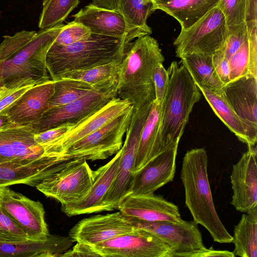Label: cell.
I'll return each instance as SVG.
<instances>
[{
	"label": "cell",
	"mask_w": 257,
	"mask_h": 257,
	"mask_svg": "<svg viewBox=\"0 0 257 257\" xmlns=\"http://www.w3.org/2000/svg\"><path fill=\"white\" fill-rule=\"evenodd\" d=\"M207 166L208 156L204 148L192 149L186 153L180 174L185 204L193 220L206 229L214 241L230 243L232 236L223 225L214 206Z\"/></svg>",
	"instance_id": "3"
},
{
	"label": "cell",
	"mask_w": 257,
	"mask_h": 257,
	"mask_svg": "<svg viewBox=\"0 0 257 257\" xmlns=\"http://www.w3.org/2000/svg\"><path fill=\"white\" fill-rule=\"evenodd\" d=\"M54 91L52 80L35 85L28 89L6 111L17 125L37 123L49 109V102Z\"/></svg>",
	"instance_id": "21"
},
{
	"label": "cell",
	"mask_w": 257,
	"mask_h": 257,
	"mask_svg": "<svg viewBox=\"0 0 257 257\" xmlns=\"http://www.w3.org/2000/svg\"><path fill=\"white\" fill-rule=\"evenodd\" d=\"M221 91L237 114L257 127V77H240L224 85Z\"/></svg>",
	"instance_id": "25"
},
{
	"label": "cell",
	"mask_w": 257,
	"mask_h": 257,
	"mask_svg": "<svg viewBox=\"0 0 257 257\" xmlns=\"http://www.w3.org/2000/svg\"><path fill=\"white\" fill-rule=\"evenodd\" d=\"M99 256L91 245L77 242L71 249L63 253L61 257Z\"/></svg>",
	"instance_id": "43"
},
{
	"label": "cell",
	"mask_w": 257,
	"mask_h": 257,
	"mask_svg": "<svg viewBox=\"0 0 257 257\" xmlns=\"http://www.w3.org/2000/svg\"><path fill=\"white\" fill-rule=\"evenodd\" d=\"M5 113L0 114V131L16 126Z\"/></svg>",
	"instance_id": "47"
},
{
	"label": "cell",
	"mask_w": 257,
	"mask_h": 257,
	"mask_svg": "<svg viewBox=\"0 0 257 257\" xmlns=\"http://www.w3.org/2000/svg\"><path fill=\"white\" fill-rule=\"evenodd\" d=\"M256 156V146L248 147L247 151L232 166L231 204L241 212L245 213L257 206Z\"/></svg>",
	"instance_id": "19"
},
{
	"label": "cell",
	"mask_w": 257,
	"mask_h": 257,
	"mask_svg": "<svg viewBox=\"0 0 257 257\" xmlns=\"http://www.w3.org/2000/svg\"><path fill=\"white\" fill-rule=\"evenodd\" d=\"M136 229L119 211L84 218L70 230L69 236L73 241L92 246Z\"/></svg>",
	"instance_id": "16"
},
{
	"label": "cell",
	"mask_w": 257,
	"mask_h": 257,
	"mask_svg": "<svg viewBox=\"0 0 257 257\" xmlns=\"http://www.w3.org/2000/svg\"><path fill=\"white\" fill-rule=\"evenodd\" d=\"M228 62L230 82L247 75L257 77V27L251 30L247 39Z\"/></svg>",
	"instance_id": "30"
},
{
	"label": "cell",
	"mask_w": 257,
	"mask_h": 257,
	"mask_svg": "<svg viewBox=\"0 0 257 257\" xmlns=\"http://www.w3.org/2000/svg\"><path fill=\"white\" fill-rule=\"evenodd\" d=\"M232 238L235 256H257V206L242 215Z\"/></svg>",
	"instance_id": "29"
},
{
	"label": "cell",
	"mask_w": 257,
	"mask_h": 257,
	"mask_svg": "<svg viewBox=\"0 0 257 257\" xmlns=\"http://www.w3.org/2000/svg\"><path fill=\"white\" fill-rule=\"evenodd\" d=\"M82 159L49 157L29 164L0 163V187L24 184L36 187L45 179Z\"/></svg>",
	"instance_id": "17"
},
{
	"label": "cell",
	"mask_w": 257,
	"mask_h": 257,
	"mask_svg": "<svg viewBox=\"0 0 257 257\" xmlns=\"http://www.w3.org/2000/svg\"><path fill=\"white\" fill-rule=\"evenodd\" d=\"M212 56L193 53L181 57L180 62L187 69L196 85L221 90L224 84L216 72Z\"/></svg>",
	"instance_id": "31"
},
{
	"label": "cell",
	"mask_w": 257,
	"mask_h": 257,
	"mask_svg": "<svg viewBox=\"0 0 257 257\" xmlns=\"http://www.w3.org/2000/svg\"><path fill=\"white\" fill-rule=\"evenodd\" d=\"M95 179L87 160L81 159L45 179L36 188L62 205L78 202L88 193Z\"/></svg>",
	"instance_id": "9"
},
{
	"label": "cell",
	"mask_w": 257,
	"mask_h": 257,
	"mask_svg": "<svg viewBox=\"0 0 257 257\" xmlns=\"http://www.w3.org/2000/svg\"><path fill=\"white\" fill-rule=\"evenodd\" d=\"M219 119L241 142L248 147L255 146L257 127L239 117L229 105L221 90H213L196 85Z\"/></svg>",
	"instance_id": "24"
},
{
	"label": "cell",
	"mask_w": 257,
	"mask_h": 257,
	"mask_svg": "<svg viewBox=\"0 0 257 257\" xmlns=\"http://www.w3.org/2000/svg\"><path fill=\"white\" fill-rule=\"evenodd\" d=\"M134 107L108 123L72 145L63 156L95 161L106 159L116 154L122 146V139L129 126Z\"/></svg>",
	"instance_id": "8"
},
{
	"label": "cell",
	"mask_w": 257,
	"mask_h": 257,
	"mask_svg": "<svg viewBox=\"0 0 257 257\" xmlns=\"http://www.w3.org/2000/svg\"><path fill=\"white\" fill-rule=\"evenodd\" d=\"M33 86L34 85L11 89L3 95L0 98V114L4 113L22 94Z\"/></svg>",
	"instance_id": "42"
},
{
	"label": "cell",
	"mask_w": 257,
	"mask_h": 257,
	"mask_svg": "<svg viewBox=\"0 0 257 257\" xmlns=\"http://www.w3.org/2000/svg\"><path fill=\"white\" fill-rule=\"evenodd\" d=\"M132 106L127 100L117 96L113 97L101 108L73 124L65 134L48 146L47 151L53 156H64L63 153L74 143L102 127Z\"/></svg>",
	"instance_id": "14"
},
{
	"label": "cell",
	"mask_w": 257,
	"mask_h": 257,
	"mask_svg": "<svg viewBox=\"0 0 257 257\" xmlns=\"http://www.w3.org/2000/svg\"><path fill=\"white\" fill-rule=\"evenodd\" d=\"M92 4L97 7L117 11L118 0H91Z\"/></svg>",
	"instance_id": "46"
},
{
	"label": "cell",
	"mask_w": 257,
	"mask_h": 257,
	"mask_svg": "<svg viewBox=\"0 0 257 257\" xmlns=\"http://www.w3.org/2000/svg\"><path fill=\"white\" fill-rule=\"evenodd\" d=\"M117 209L125 217L144 221L176 223L183 221L176 205L154 193L127 195Z\"/></svg>",
	"instance_id": "20"
},
{
	"label": "cell",
	"mask_w": 257,
	"mask_h": 257,
	"mask_svg": "<svg viewBox=\"0 0 257 257\" xmlns=\"http://www.w3.org/2000/svg\"><path fill=\"white\" fill-rule=\"evenodd\" d=\"M32 124L16 125L0 131V163L29 164L54 157L37 144Z\"/></svg>",
	"instance_id": "15"
},
{
	"label": "cell",
	"mask_w": 257,
	"mask_h": 257,
	"mask_svg": "<svg viewBox=\"0 0 257 257\" xmlns=\"http://www.w3.org/2000/svg\"><path fill=\"white\" fill-rule=\"evenodd\" d=\"M117 11L137 38L152 34L147 20L155 11L152 3L146 4L143 0H118Z\"/></svg>",
	"instance_id": "33"
},
{
	"label": "cell",
	"mask_w": 257,
	"mask_h": 257,
	"mask_svg": "<svg viewBox=\"0 0 257 257\" xmlns=\"http://www.w3.org/2000/svg\"><path fill=\"white\" fill-rule=\"evenodd\" d=\"M154 0H143V1L146 4L152 3L153 4V2Z\"/></svg>",
	"instance_id": "49"
},
{
	"label": "cell",
	"mask_w": 257,
	"mask_h": 257,
	"mask_svg": "<svg viewBox=\"0 0 257 257\" xmlns=\"http://www.w3.org/2000/svg\"><path fill=\"white\" fill-rule=\"evenodd\" d=\"M213 64L221 81L224 84L230 82V67L221 49L212 55Z\"/></svg>",
	"instance_id": "41"
},
{
	"label": "cell",
	"mask_w": 257,
	"mask_h": 257,
	"mask_svg": "<svg viewBox=\"0 0 257 257\" xmlns=\"http://www.w3.org/2000/svg\"><path fill=\"white\" fill-rule=\"evenodd\" d=\"M209 256H227L234 257L233 252L228 250H215L212 247L209 248L206 247L194 251L189 254L187 257H209Z\"/></svg>",
	"instance_id": "44"
},
{
	"label": "cell",
	"mask_w": 257,
	"mask_h": 257,
	"mask_svg": "<svg viewBox=\"0 0 257 257\" xmlns=\"http://www.w3.org/2000/svg\"><path fill=\"white\" fill-rule=\"evenodd\" d=\"M220 0H154L153 8L175 18L181 29H186L198 21Z\"/></svg>",
	"instance_id": "28"
},
{
	"label": "cell",
	"mask_w": 257,
	"mask_h": 257,
	"mask_svg": "<svg viewBox=\"0 0 257 257\" xmlns=\"http://www.w3.org/2000/svg\"><path fill=\"white\" fill-rule=\"evenodd\" d=\"M117 86L106 91L86 95L64 105L48 109L32 126L35 134L60 125L74 124L98 110L117 96Z\"/></svg>",
	"instance_id": "13"
},
{
	"label": "cell",
	"mask_w": 257,
	"mask_h": 257,
	"mask_svg": "<svg viewBox=\"0 0 257 257\" xmlns=\"http://www.w3.org/2000/svg\"><path fill=\"white\" fill-rule=\"evenodd\" d=\"M72 17L74 21L86 26L92 33L126 38L130 42L137 38L117 11L100 8L90 3Z\"/></svg>",
	"instance_id": "23"
},
{
	"label": "cell",
	"mask_w": 257,
	"mask_h": 257,
	"mask_svg": "<svg viewBox=\"0 0 257 257\" xmlns=\"http://www.w3.org/2000/svg\"><path fill=\"white\" fill-rule=\"evenodd\" d=\"M29 239L26 233L0 206V242H12Z\"/></svg>",
	"instance_id": "38"
},
{
	"label": "cell",
	"mask_w": 257,
	"mask_h": 257,
	"mask_svg": "<svg viewBox=\"0 0 257 257\" xmlns=\"http://www.w3.org/2000/svg\"><path fill=\"white\" fill-rule=\"evenodd\" d=\"M125 217L136 228L145 230L167 243L173 251L172 257H187L190 253L206 247L198 224L194 220L176 223Z\"/></svg>",
	"instance_id": "10"
},
{
	"label": "cell",
	"mask_w": 257,
	"mask_h": 257,
	"mask_svg": "<svg viewBox=\"0 0 257 257\" xmlns=\"http://www.w3.org/2000/svg\"><path fill=\"white\" fill-rule=\"evenodd\" d=\"M121 61H114L87 69L69 72L59 79L67 78L80 80L98 88L107 89L117 85Z\"/></svg>",
	"instance_id": "32"
},
{
	"label": "cell",
	"mask_w": 257,
	"mask_h": 257,
	"mask_svg": "<svg viewBox=\"0 0 257 257\" xmlns=\"http://www.w3.org/2000/svg\"><path fill=\"white\" fill-rule=\"evenodd\" d=\"M79 3V0H47L43 4L39 28L44 29L62 24Z\"/></svg>",
	"instance_id": "35"
},
{
	"label": "cell",
	"mask_w": 257,
	"mask_h": 257,
	"mask_svg": "<svg viewBox=\"0 0 257 257\" xmlns=\"http://www.w3.org/2000/svg\"><path fill=\"white\" fill-rule=\"evenodd\" d=\"M91 246L102 257H172L173 254L167 243L150 232L138 228L132 232Z\"/></svg>",
	"instance_id": "11"
},
{
	"label": "cell",
	"mask_w": 257,
	"mask_h": 257,
	"mask_svg": "<svg viewBox=\"0 0 257 257\" xmlns=\"http://www.w3.org/2000/svg\"><path fill=\"white\" fill-rule=\"evenodd\" d=\"M10 90L11 89L0 87V98Z\"/></svg>",
	"instance_id": "48"
},
{
	"label": "cell",
	"mask_w": 257,
	"mask_h": 257,
	"mask_svg": "<svg viewBox=\"0 0 257 257\" xmlns=\"http://www.w3.org/2000/svg\"><path fill=\"white\" fill-rule=\"evenodd\" d=\"M162 102L155 100L141 133L135 162V174L163 150L161 137Z\"/></svg>",
	"instance_id": "27"
},
{
	"label": "cell",
	"mask_w": 257,
	"mask_h": 257,
	"mask_svg": "<svg viewBox=\"0 0 257 257\" xmlns=\"http://www.w3.org/2000/svg\"><path fill=\"white\" fill-rule=\"evenodd\" d=\"M54 82V91L49 102V109L65 105L90 94L106 91L87 82L72 79ZM117 86V85H116Z\"/></svg>",
	"instance_id": "34"
},
{
	"label": "cell",
	"mask_w": 257,
	"mask_h": 257,
	"mask_svg": "<svg viewBox=\"0 0 257 257\" xmlns=\"http://www.w3.org/2000/svg\"><path fill=\"white\" fill-rule=\"evenodd\" d=\"M228 35L224 16L216 6L188 28L181 31L175 40L178 58L193 53L212 55L221 49Z\"/></svg>",
	"instance_id": "6"
},
{
	"label": "cell",
	"mask_w": 257,
	"mask_h": 257,
	"mask_svg": "<svg viewBox=\"0 0 257 257\" xmlns=\"http://www.w3.org/2000/svg\"><path fill=\"white\" fill-rule=\"evenodd\" d=\"M74 241L69 236L50 235L44 240L0 242V257H56L68 250Z\"/></svg>",
	"instance_id": "26"
},
{
	"label": "cell",
	"mask_w": 257,
	"mask_h": 257,
	"mask_svg": "<svg viewBox=\"0 0 257 257\" xmlns=\"http://www.w3.org/2000/svg\"><path fill=\"white\" fill-rule=\"evenodd\" d=\"M47 0H43V4Z\"/></svg>",
	"instance_id": "50"
},
{
	"label": "cell",
	"mask_w": 257,
	"mask_h": 257,
	"mask_svg": "<svg viewBox=\"0 0 257 257\" xmlns=\"http://www.w3.org/2000/svg\"><path fill=\"white\" fill-rule=\"evenodd\" d=\"M91 33L89 28L73 21L64 25L53 43L60 46L69 45L88 38Z\"/></svg>",
	"instance_id": "37"
},
{
	"label": "cell",
	"mask_w": 257,
	"mask_h": 257,
	"mask_svg": "<svg viewBox=\"0 0 257 257\" xmlns=\"http://www.w3.org/2000/svg\"><path fill=\"white\" fill-rule=\"evenodd\" d=\"M169 84L162 102L161 137L163 150L179 141L200 91L181 63L173 61L167 69Z\"/></svg>",
	"instance_id": "5"
},
{
	"label": "cell",
	"mask_w": 257,
	"mask_h": 257,
	"mask_svg": "<svg viewBox=\"0 0 257 257\" xmlns=\"http://www.w3.org/2000/svg\"><path fill=\"white\" fill-rule=\"evenodd\" d=\"M178 144H171L137 171L126 196L153 194L172 181L175 173Z\"/></svg>",
	"instance_id": "18"
},
{
	"label": "cell",
	"mask_w": 257,
	"mask_h": 257,
	"mask_svg": "<svg viewBox=\"0 0 257 257\" xmlns=\"http://www.w3.org/2000/svg\"><path fill=\"white\" fill-rule=\"evenodd\" d=\"M217 7L224 16L228 34L246 22V0H220Z\"/></svg>",
	"instance_id": "36"
},
{
	"label": "cell",
	"mask_w": 257,
	"mask_h": 257,
	"mask_svg": "<svg viewBox=\"0 0 257 257\" xmlns=\"http://www.w3.org/2000/svg\"><path fill=\"white\" fill-rule=\"evenodd\" d=\"M153 82L155 91V100L159 102H162L169 84L168 72L163 64H160L156 67L153 75Z\"/></svg>",
	"instance_id": "39"
},
{
	"label": "cell",
	"mask_w": 257,
	"mask_h": 257,
	"mask_svg": "<svg viewBox=\"0 0 257 257\" xmlns=\"http://www.w3.org/2000/svg\"><path fill=\"white\" fill-rule=\"evenodd\" d=\"M152 104L134 108L114 179L102 202L101 211L117 209L126 196L135 175V162L142 129Z\"/></svg>",
	"instance_id": "7"
},
{
	"label": "cell",
	"mask_w": 257,
	"mask_h": 257,
	"mask_svg": "<svg viewBox=\"0 0 257 257\" xmlns=\"http://www.w3.org/2000/svg\"><path fill=\"white\" fill-rule=\"evenodd\" d=\"M0 206L26 233L30 240L46 239L49 235L45 210L35 201L7 187H0Z\"/></svg>",
	"instance_id": "12"
},
{
	"label": "cell",
	"mask_w": 257,
	"mask_h": 257,
	"mask_svg": "<svg viewBox=\"0 0 257 257\" xmlns=\"http://www.w3.org/2000/svg\"><path fill=\"white\" fill-rule=\"evenodd\" d=\"M73 125V124L67 123L36 134L34 135V139L37 144L44 147L46 150L48 146L65 134Z\"/></svg>",
	"instance_id": "40"
},
{
	"label": "cell",
	"mask_w": 257,
	"mask_h": 257,
	"mask_svg": "<svg viewBox=\"0 0 257 257\" xmlns=\"http://www.w3.org/2000/svg\"><path fill=\"white\" fill-rule=\"evenodd\" d=\"M64 26L4 36L0 44V87L13 89L51 80L46 56Z\"/></svg>",
	"instance_id": "1"
},
{
	"label": "cell",
	"mask_w": 257,
	"mask_h": 257,
	"mask_svg": "<svg viewBox=\"0 0 257 257\" xmlns=\"http://www.w3.org/2000/svg\"><path fill=\"white\" fill-rule=\"evenodd\" d=\"M130 43L126 38L92 33L88 38L69 45L53 43L46 56L47 69L56 81L69 72L121 61Z\"/></svg>",
	"instance_id": "4"
},
{
	"label": "cell",
	"mask_w": 257,
	"mask_h": 257,
	"mask_svg": "<svg viewBox=\"0 0 257 257\" xmlns=\"http://www.w3.org/2000/svg\"><path fill=\"white\" fill-rule=\"evenodd\" d=\"M121 149L114 157L95 172L94 182L86 195L80 201L62 205V211L68 216L101 212L102 202L116 175Z\"/></svg>",
	"instance_id": "22"
},
{
	"label": "cell",
	"mask_w": 257,
	"mask_h": 257,
	"mask_svg": "<svg viewBox=\"0 0 257 257\" xmlns=\"http://www.w3.org/2000/svg\"><path fill=\"white\" fill-rule=\"evenodd\" d=\"M246 22L257 23V0H246Z\"/></svg>",
	"instance_id": "45"
},
{
	"label": "cell",
	"mask_w": 257,
	"mask_h": 257,
	"mask_svg": "<svg viewBox=\"0 0 257 257\" xmlns=\"http://www.w3.org/2000/svg\"><path fill=\"white\" fill-rule=\"evenodd\" d=\"M164 60L158 41L150 35L128 43L118 74L117 96L129 101L135 109L152 104L156 99L155 70Z\"/></svg>",
	"instance_id": "2"
}]
</instances>
